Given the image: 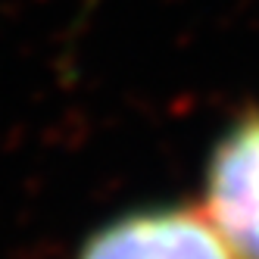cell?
Returning <instances> with one entry per match:
<instances>
[{
	"label": "cell",
	"mask_w": 259,
	"mask_h": 259,
	"mask_svg": "<svg viewBox=\"0 0 259 259\" xmlns=\"http://www.w3.org/2000/svg\"><path fill=\"white\" fill-rule=\"evenodd\" d=\"M75 259H237L206 209L147 206L109 219L91 234Z\"/></svg>",
	"instance_id": "1"
},
{
	"label": "cell",
	"mask_w": 259,
	"mask_h": 259,
	"mask_svg": "<svg viewBox=\"0 0 259 259\" xmlns=\"http://www.w3.org/2000/svg\"><path fill=\"white\" fill-rule=\"evenodd\" d=\"M203 209L237 259H259V109L215 141Z\"/></svg>",
	"instance_id": "2"
}]
</instances>
